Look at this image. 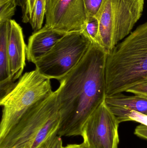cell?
<instances>
[{"label":"cell","instance_id":"20","mask_svg":"<svg viewBox=\"0 0 147 148\" xmlns=\"http://www.w3.org/2000/svg\"><path fill=\"white\" fill-rule=\"evenodd\" d=\"M17 6L20 7L22 13V22L26 23V13L28 0H14Z\"/></svg>","mask_w":147,"mask_h":148},{"label":"cell","instance_id":"13","mask_svg":"<svg viewBox=\"0 0 147 148\" xmlns=\"http://www.w3.org/2000/svg\"><path fill=\"white\" fill-rule=\"evenodd\" d=\"M47 6V0H35L29 22L34 32L42 27Z\"/></svg>","mask_w":147,"mask_h":148},{"label":"cell","instance_id":"9","mask_svg":"<svg viewBox=\"0 0 147 148\" xmlns=\"http://www.w3.org/2000/svg\"><path fill=\"white\" fill-rule=\"evenodd\" d=\"M26 47L22 28L11 19L8 24L7 49L10 75L14 82L21 77L26 66Z\"/></svg>","mask_w":147,"mask_h":148},{"label":"cell","instance_id":"4","mask_svg":"<svg viewBox=\"0 0 147 148\" xmlns=\"http://www.w3.org/2000/svg\"><path fill=\"white\" fill-rule=\"evenodd\" d=\"M50 80L36 69L26 72L14 88L1 98L2 115L0 140L5 137L31 108L52 93Z\"/></svg>","mask_w":147,"mask_h":148},{"label":"cell","instance_id":"8","mask_svg":"<svg viewBox=\"0 0 147 148\" xmlns=\"http://www.w3.org/2000/svg\"><path fill=\"white\" fill-rule=\"evenodd\" d=\"M45 24L66 33L83 31L87 19L84 0H54L47 7Z\"/></svg>","mask_w":147,"mask_h":148},{"label":"cell","instance_id":"24","mask_svg":"<svg viewBox=\"0 0 147 148\" xmlns=\"http://www.w3.org/2000/svg\"><path fill=\"white\" fill-rule=\"evenodd\" d=\"M10 0H0V6L3 5V4H5L6 3L9 1Z\"/></svg>","mask_w":147,"mask_h":148},{"label":"cell","instance_id":"17","mask_svg":"<svg viewBox=\"0 0 147 148\" xmlns=\"http://www.w3.org/2000/svg\"><path fill=\"white\" fill-rule=\"evenodd\" d=\"M103 1V0H84L87 18L96 15Z\"/></svg>","mask_w":147,"mask_h":148},{"label":"cell","instance_id":"18","mask_svg":"<svg viewBox=\"0 0 147 148\" xmlns=\"http://www.w3.org/2000/svg\"><path fill=\"white\" fill-rule=\"evenodd\" d=\"M126 92L132 93L135 95L147 97V77L129 88Z\"/></svg>","mask_w":147,"mask_h":148},{"label":"cell","instance_id":"21","mask_svg":"<svg viewBox=\"0 0 147 148\" xmlns=\"http://www.w3.org/2000/svg\"><path fill=\"white\" fill-rule=\"evenodd\" d=\"M134 134L140 138L147 140V126L140 124L135 129Z\"/></svg>","mask_w":147,"mask_h":148},{"label":"cell","instance_id":"1","mask_svg":"<svg viewBox=\"0 0 147 148\" xmlns=\"http://www.w3.org/2000/svg\"><path fill=\"white\" fill-rule=\"evenodd\" d=\"M108 55L102 47L91 43L77 66L60 80L56 90L60 115L59 136H81L88 118L105 101Z\"/></svg>","mask_w":147,"mask_h":148},{"label":"cell","instance_id":"25","mask_svg":"<svg viewBox=\"0 0 147 148\" xmlns=\"http://www.w3.org/2000/svg\"><path fill=\"white\" fill-rule=\"evenodd\" d=\"M54 1V0H47V7H48V6L50 5V4H51Z\"/></svg>","mask_w":147,"mask_h":148},{"label":"cell","instance_id":"12","mask_svg":"<svg viewBox=\"0 0 147 148\" xmlns=\"http://www.w3.org/2000/svg\"><path fill=\"white\" fill-rule=\"evenodd\" d=\"M105 102L109 107L123 108L147 115V97L127 96L120 93L107 97Z\"/></svg>","mask_w":147,"mask_h":148},{"label":"cell","instance_id":"3","mask_svg":"<svg viewBox=\"0 0 147 148\" xmlns=\"http://www.w3.org/2000/svg\"><path fill=\"white\" fill-rule=\"evenodd\" d=\"M60 115L56 91L33 106L5 137L0 148H40L58 135Z\"/></svg>","mask_w":147,"mask_h":148},{"label":"cell","instance_id":"19","mask_svg":"<svg viewBox=\"0 0 147 148\" xmlns=\"http://www.w3.org/2000/svg\"><path fill=\"white\" fill-rule=\"evenodd\" d=\"M61 137L57 135L45 143L40 148H63Z\"/></svg>","mask_w":147,"mask_h":148},{"label":"cell","instance_id":"23","mask_svg":"<svg viewBox=\"0 0 147 148\" xmlns=\"http://www.w3.org/2000/svg\"><path fill=\"white\" fill-rule=\"evenodd\" d=\"M63 148H90L89 147L83 142L80 144H69L66 147H64Z\"/></svg>","mask_w":147,"mask_h":148},{"label":"cell","instance_id":"7","mask_svg":"<svg viewBox=\"0 0 147 148\" xmlns=\"http://www.w3.org/2000/svg\"><path fill=\"white\" fill-rule=\"evenodd\" d=\"M119 124L105 101L88 118L81 136L90 148H118Z\"/></svg>","mask_w":147,"mask_h":148},{"label":"cell","instance_id":"14","mask_svg":"<svg viewBox=\"0 0 147 148\" xmlns=\"http://www.w3.org/2000/svg\"><path fill=\"white\" fill-rule=\"evenodd\" d=\"M109 107V106H108ZM120 123L123 122H137L147 126V115L133 110L116 107H109Z\"/></svg>","mask_w":147,"mask_h":148},{"label":"cell","instance_id":"15","mask_svg":"<svg viewBox=\"0 0 147 148\" xmlns=\"http://www.w3.org/2000/svg\"><path fill=\"white\" fill-rule=\"evenodd\" d=\"M83 32L92 43L102 47L99 36V21L96 16L87 18Z\"/></svg>","mask_w":147,"mask_h":148},{"label":"cell","instance_id":"6","mask_svg":"<svg viewBox=\"0 0 147 148\" xmlns=\"http://www.w3.org/2000/svg\"><path fill=\"white\" fill-rule=\"evenodd\" d=\"M91 43L83 31L67 33L35 63V69L45 77L59 81L77 66Z\"/></svg>","mask_w":147,"mask_h":148},{"label":"cell","instance_id":"22","mask_svg":"<svg viewBox=\"0 0 147 148\" xmlns=\"http://www.w3.org/2000/svg\"><path fill=\"white\" fill-rule=\"evenodd\" d=\"M35 0H28L26 13V23H29Z\"/></svg>","mask_w":147,"mask_h":148},{"label":"cell","instance_id":"11","mask_svg":"<svg viewBox=\"0 0 147 148\" xmlns=\"http://www.w3.org/2000/svg\"><path fill=\"white\" fill-rule=\"evenodd\" d=\"M8 21L0 23V98L10 91L16 83L12 81L9 69L7 49Z\"/></svg>","mask_w":147,"mask_h":148},{"label":"cell","instance_id":"16","mask_svg":"<svg viewBox=\"0 0 147 148\" xmlns=\"http://www.w3.org/2000/svg\"><path fill=\"white\" fill-rule=\"evenodd\" d=\"M14 0H10L0 6V23L8 21L14 15L16 7Z\"/></svg>","mask_w":147,"mask_h":148},{"label":"cell","instance_id":"10","mask_svg":"<svg viewBox=\"0 0 147 148\" xmlns=\"http://www.w3.org/2000/svg\"><path fill=\"white\" fill-rule=\"evenodd\" d=\"M67 33L54 29L45 24L29 37L26 47V59L35 64L46 54Z\"/></svg>","mask_w":147,"mask_h":148},{"label":"cell","instance_id":"5","mask_svg":"<svg viewBox=\"0 0 147 148\" xmlns=\"http://www.w3.org/2000/svg\"><path fill=\"white\" fill-rule=\"evenodd\" d=\"M145 0H103L96 16L102 48L108 55L129 35L144 11Z\"/></svg>","mask_w":147,"mask_h":148},{"label":"cell","instance_id":"2","mask_svg":"<svg viewBox=\"0 0 147 148\" xmlns=\"http://www.w3.org/2000/svg\"><path fill=\"white\" fill-rule=\"evenodd\" d=\"M147 77V22L116 45L106 64V97L126 92Z\"/></svg>","mask_w":147,"mask_h":148}]
</instances>
